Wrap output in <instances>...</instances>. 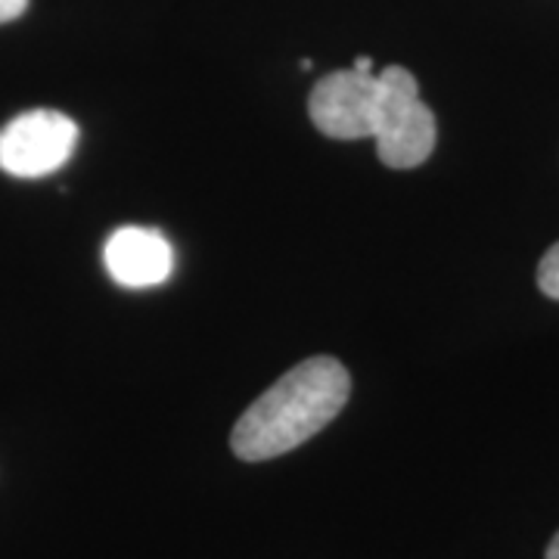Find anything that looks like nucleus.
I'll list each match as a JSON object with an SVG mask.
<instances>
[{"instance_id":"nucleus-4","label":"nucleus","mask_w":559,"mask_h":559,"mask_svg":"<svg viewBox=\"0 0 559 559\" xmlns=\"http://www.w3.org/2000/svg\"><path fill=\"white\" fill-rule=\"evenodd\" d=\"M377 72L342 69L320 79L308 97V116L318 124L320 134L333 140L370 138V121L377 106Z\"/></svg>"},{"instance_id":"nucleus-2","label":"nucleus","mask_w":559,"mask_h":559,"mask_svg":"<svg viewBox=\"0 0 559 559\" xmlns=\"http://www.w3.org/2000/svg\"><path fill=\"white\" fill-rule=\"evenodd\" d=\"M377 106L370 121V138L377 140V153L389 168H417L432 156L439 124L426 103L419 100L417 79L404 66H389L377 72Z\"/></svg>"},{"instance_id":"nucleus-1","label":"nucleus","mask_w":559,"mask_h":559,"mask_svg":"<svg viewBox=\"0 0 559 559\" xmlns=\"http://www.w3.org/2000/svg\"><path fill=\"white\" fill-rule=\"evenodd\" d=\"M348 395L352 377L340 360H301L237 419L230 448L249 463L289 454L340 417Z\"/></svg>"},{"instance_id":"nucleus-8","label":"nucleus","mask_w":559,"mask_h":559,"mask_svg":"<svg viewBox=\"0 0 559 559\" xmlns=\"http://www.w3.org/2000/svg\"><path fill=\"white\" fill-rule=\"evenodd\" d=\"M547 559H559V532L550 540V547H547Z\"/></svg>"},{"instance_id":"nucleus-3","label":"nucleus","mask_w":559,"mask_h":559,"mask_svg":"<svg viewBox=\"0 0 559 559\" xmlns=\"http://www.w3.org/2000/svg\"><path fill=\"white\" fill-rule=\"evenodd\" d=\"M79 146V124L57 109H32L0 128V171L35 180L60 171Z\"/></svg>"},{"instance_id":"nucleus-5","label":"nucleus","mask_w":559,"mask_h":559,"mask_svg":"<svg viewBox=\"0 0 559 559\" xmlns=\"http://www.w3.org/2000/svg\"><path fill=\"white\" fill-rule=\"evenodd\" d=\"M103 264L109 277L128 289L159 286L171 277L175 252L159 230L150 227H119L103 246Z\"/></svg>"},{"instance_id":"nucleus-6","label":"nucleus","mask_w":559,"mask_h":559,"mask_svg":"<svg viewBox=\"0 0 559 559\" xmlns=\"http://www.w3.org/2000/svg\"><path fill=\"white\" fill-rule=\"evenodd\" d=\"M538 286L544 296L559 301V242L547 249V255L538 264Z\"/></svg>"},{"instance_id":"nucleus-7","label":"nucleus","mask_w":559,"mask_h":559,"mask_svg":"<svg viewBox=\"0 0 559 559\" xmlns=\"http://www.w3.org/2000/svg\"><path fill=\"white\" fill-rule=\"evenodd\" d=\"M25 10H28V0H0V25L20 20Z\"/></svg>"}]
</instances>
